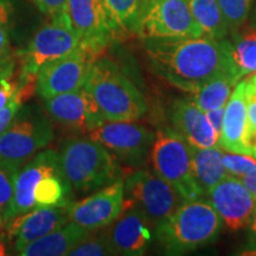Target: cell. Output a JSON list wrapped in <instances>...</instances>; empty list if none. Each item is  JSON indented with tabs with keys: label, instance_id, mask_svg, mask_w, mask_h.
<instances>
[{
	"label": "cell",
	"instance_id": "cell-46",
	"mask_svg": "<svg viewBox=\"0 0 256 256\" xmlns=\"http://www.w3.org/2000/svg\"><path fill=\"white\" fill-rule=\"evenodd\" d=\"M255 28H256V23H255Z\"/></svg>",
	"mask_w": 256,
	"mask_h": 256
},
{
	"label": "cell",
	"instance_id": "cell-10",
	"mask_svg": "<svg viewBox=\"0 0 256 256\" xmlns=\"http://www.w3.org/2000/svg\"><path fill=\"white\" fill-rule=\"evenodd\" d=\"M156 134L134 121H106L89 133V138L102 146L124 164L138 168L146 162Z\"/></svg>",
	"mask_w": 256,
	"mask_h": 256
},
{
	"label": "cell",
	"instance_id": "cell-16",
	"mask_svg": "<svg viewBox=\"0 0 256 256\" xmlns=\"http://www.w3.org/2000/svg\"><path fill=\"white\" fill-rule=\"evenodd\" d=\"M60 153L55 150H43L38 152L31 162L19 170L14 183L12 200L4 210V220H12L16 216L34 209V192L38 182L44 176L60 171Z\"/></svg>",
	"mask_w": 256,
	"mask_h": 256
},
{
	"label": "cell",
	"instance_id": "cell-26",
	"mask_svg": "<svg viewBox=\"0 0 256 256\" xmlns=\"http://www.w3.org/2000/svg\"><path fill=\"white\" fill-rule=\"evenodd\" d=\"M188 4L194 20L206 36L217 40L226 38L229 26L218 0H188Z\"/></svg>",
	"mask_w": 256,
	"mask_h": 256
},
{
	"label": "cell",
	"instance_id": "cell-19",
	"mask_svg": "<svg viewBox=\"0 0 256 256\" xmlns=\"http://www.w3.org/2000/svg\"><path fill=\"white\" fill-rule=\"evenodd\" d=\"M247 81L236 84L226 104L218 146L226 152L250 154L248 146V113L246 98Z\"/></svg>",
	"mask_w": 256,
	"mask_h": 256
},
{
	"label": "cell",
	"instance_id": "cell-3",
	"mask_svg": "<svg viewBox=\"0 0 256 256\" xmlns=\"http://www.w3.org/2000/svg\"><path fill=\"white\" fill-rule=\"evenodd\" d=\"M84 86L107 121H136L146 114L144 95L110 60H94Z\"/></svg>",
	"mask_w": 256,
	"mask_h": 256
},
{
	"label": "cell",
	"instance_id": "cell-12",
	"mask_svg": "<svg viewBox=\"0 0 256 256\" xmlns=\"http://www.w3.org/2000/svg\"><path fill=\"white\" fill-rule=\"evenodd\" d=\"M68 16L81 48L95 58L116 34L102 0H69Z\"/></svg>",
	"mask_w": 256,
	"mask_h": 256
},
{
	"label": "cell",
	"instance_id": "cell-37",
	"mask_svg": "<svg viewBox=\"0 0 256 256\" xmlns=\"http://www.w3.org/2000/svg\"><path fill=\"white\" fill-rule=\"evenodd\" d=\"M14 16V5L11 0H0V24L8 25L11 23Z\"/></svg>",
	"mask_w": 256,
	"mask_h": 256
},
{
	"label": "cell",
	"instance_id": "cell-44",
	"mask_svg": "<svg viewBox=\"0 0 256 256\" xmlns=\"http://www.w3.org/2000/svg\"><path fill=\"white\" fill-rule=\"evenodd\" d=\"M2 220H4V216H2V210L0 209V222H2Z\"/></svg>",
	"mask_w": 256,
	"mask_h": 256
},
{
	"label": "cell",
	"instance_id": "cell-23",
	"mask_svg": "<svg viewBox=\"0 0 256 256\" xmlns=\"http://www.w3.org/2000/svg\"><path fill=\"white\" fill-rule=\"evenodd\" d=\"M72 188L63 170L44 176L34 192V208L68 206L72 203Z\"/></svg>",
	"mask_w": 256,
	"mask_h": 256
},
{
	"label": "cell",
	"instance_id": "cell-22",
	"mask_svg": "<svg viewBox=\"0 0 256 256\" xmlns=\"http://www.w3.org/2000/svg\"><path fill=\"white\" fill-rule=\"evenodd\" d=\"M190 152L192 171L204 194L229 176L222 162L224 150L218 145L206 148L190 146Z\"/></svg>",
	"mask_w": 256,
	"mask_h": 256
},
{
	"label": "cell",
	"instance_id": "cell-41",
	"mask_svg": "<svg viewBox=\"0 0 256 256\" xmlns=\"http://www.w3.org/2000/svg\"><path fill=\"white\" fill-rule=\"evenodd\" d=\"M250 232H252V243H254V250H256V206L254 210V214H252V218L250 222Z\"/></svg>",
	"mask_w": 256,
	"mask_h": 256
},
{
	"label": "cell",
	"instance_id": "cell-17",
	"mask_svg": "<svg viewBox=\"0 0 256 256\" xmlns=\"http://www.w3.org/2000/svg\"><path fill=\"white\" fill-rule=\"evenodd\" d=\"M152 226L139 208L124 203L122 212L115 220L108 236L118 255L140 256L151 244Z\"/></svg>",
	"mask_w": 256,
	"mask_h": 256
},
{
	"label": "cell",
	"instance_id": "cell-25",
	"mask_svg": "<svg viewBox=\"0 0 256 256\" xmlns=\"http://www.w3.org/2000/svg\"><path fill=\"white\" fill-rule=\"evenodd\" d=\"M238 81V80L232 74H220L206 82L198 90L188 92L190 96L188 98L203 112L214 110L226 104Z\"/></svg>",
	"mask_w": 256,
	"mask_h": 256
},
{
	"label": "cell",
	"instance_id": "cell-13",
	"mask_svg": "<svg viewBox=\"0 0 256 256\" xmlns=\"http://www.w3.org/2000/svg\"><path fill=\"white\" fill-rule=\"evenodd\" d=\"M96 60L81 49L52 60L38 72L36 90L43 100L52 96L78 90L86 84L89 68Z\"/></svg>",
	"mask_w": 256,
	"mask_h": 256
},
{
	"label": "cell",
	"instance_id": "cell-30",
	"mask_svg": "<svg viewBox=\"0 0 256 256\" xmlns=\"http://www.w3.org/2000/svg\"><path fill=\"white\" fill-rule=\"evenodd\" d=\"M229 28H238L244 23L250 12L252 0H218Z\"/></svg>",
	"mask_w": 256,
	"mask_h": 256
},
{
	"label": "cell",
	"instance_id": "cell-18",
	"mask_svg": "<svg viewBox=\"0 0 256 256\" xmlns=\"http://www.w3.org/2000/svg\"><path fill=\"white\" fill-rule=\"evenodd\" d=\"M12 220L8 229L10 236L16 238V250L19 254L31 242L66 226L69 222L68 206L34 208Z\"/></svg>",
	"mask_w": 256,
	"mask_h": 256
},
{
	"label": "cell",
	"instance_id": "cell-24",
	"mask_svg": "<svg viewBox=\"0 0 256 256\" xmlns=\"http://www.w3.org/2000/svg\"><path fill=\"white\" fill-rule=\"evenodd\" d=\"M230 57L236 78L256 74V28H246L230 40Z\"/></svg>",
	"mask_w": 256,
	"mask_h": 256
},
{
	"label": "cell",
	"instance_id": "cell-4",
	"mask_svg": "<svg viewBox=\"0 0 256 256\" xmlns=\"http://www.w3.org/2000/svg\"><path fill=\"white\" fill-rule=\"evenodd\" d=\"M58 153L64 174L76 194H89L120 178L118 159L92 138H70Z\"/></svg>",
	"mask_w": 256,
	"mask_h": 256
},
{
	"label": "cell",
	"instance_id": "cell-9",
	"mask_svg": "<svg viewBox=\"0 0 256 256\" xmlns=\"http://www.w3.org/2000/svg\"><path fill=\"white\" fill-rule=\"evenodd\" d=\"M124 203L136 206L156 226L184 203L180 194L156 172L139 170L124 180Z\"/></svg>",
	"mask_w": 256,
	"mask_h": 256
},
{
	"label": "cell",
	"instance_id": "cell-35",
	"mask_svg": "<svg viewBox=\"0 0 256 256\" xmlns=\"http://www.w3.org/2000/svg\"><path fill=\"white\" fill-rule=\"evenodd\" d=\"M19 87H20L19 80L18 81H11V78H10L0 82V110L14 98Z\"/></svg>",
	"mask_w": 256,
	"mask_h": 256
},
{
	"label": "cell",
	"instance_id": "cell-45",
	"mask_svg": "<svg viewBox=\"0 0 256 256\" xmlns=\"http://www.w3.org/2000/svg\"><path fill=\"white\" fill-rule=\"evenodd\" d=\"M252 156H255V158H256V151H255L254 153H252Z\"/></svg>",
	"mask_w": 256,
	"mask_h": 256
},
{
	"label": "cell",
	"instance_id": "cell-15",
	"mask_svg": "<svg viewBox=\"0 0 256 256\" xmlns=\"http://www.w3.org/2000/svg\"><path fill=\"white\" fill-rule=\"evenodd\" d=\"M208 200L230 230L250 226L256 200L240 178L228 176L206 192Z\"/></svg>",
	"mask_w": 256,
	"mask_h": 256
},
{
	"label": "cell",
	"instance_id": "cell-34",
	"mask_svg": "<svg viewBox=\"0 0 256 256\" xmlns=\"http://www.w3.org/2000/svg\"><path fill=\"white\" fill-rule=\"evenodd\" d=\"M37 8L44 14L50 16L51 19L66 18L68 16L69 0H31Z\"/></svg>",
	"mask_w": 256,
	"mask_h": 256
},
{
	"label": "cell",
	"instance_id": "cell-40",
	"mask_svg": "<svg viewBox=\"0 0 256 256\" xmlns=\"http://www.w3.org/2000/svg\"><path fill=\"white\" fill-rule=\"evenodd\" d=\"M242 180V183L244 184V186L250 191V194L254 196L256 200V168L254 171L250 172V174L244 176V177L240 178Z\"/></svg>",
	"mask_w": 256,
	"mask_h": 256
},
{
	"label": "cell",
	"instance_id": "cell-8",
	"mask_svg": "<svg viewBox=\"0 0 256 256\" xmlns=\"http://www.w3.org/2000/svg\"><path fill=\"white\" fill-rule=\"evenodd\" d=\"M134 34L142 40L206 36L194 20L188 0H144Z\"/></svg>",
	"mask_w": 256,
	"mask_h": 256
},
{
	"label": "cell",
	"instance_id": "cell-27",
	"mask_svg": "<svg viewBox=\"0 0 256 256\" xmlns=\"http://www.w3.org/2000/svg\"><path fill=\"white\" fill-rule=\"evenodd\" d=\"M118 34H134L144 0H102Z\"/></svg>",
	"mask_w": 256,
	"mask_h": 256
},
{
	"label": "cell",
	"instance_id": "cell-43",
	"mask_svg": "<svg viewBox=\"0 0 256 256\" xmlns=\"http://www.w3.org/2000/svg\"><path fill=\"white\" fill-rule=\"evenodd\" d=\"M248 82H250L252 86H254V87L256 88V74H252V75L250 76V78H248L247 80Z\"/></svg>",
	"mask_w": 256,
	"mask_h": 256
},
{
	"label": "cell",
	"instance_id": "cell-20",
	"mask_svg": "<svg viewBox=\"0 0 256 256\" xmlns=\"http://www.w3.org/2000/svg\"><path fill=\"white\" fill-rule=\"evenodd\" d=\"M170 119L174 130L190 146L206 148L218 145L220 136L208 120L206 112L200 110L188 98L177 100L172 104Z\"/></svg>",
	"mask_w": 256,
	"mask_h": 256
},
{
	"label": "cell",
	"instance_id": "cell-39",
	"mask_svg": "<svg viewBox=\"0 0 256 256\" xmlns=\"http://www.w3.org/2000/svg\"><path fill=\"white\" fill-rule=\"evenodd\" d=\"M10 54V40L8 26L0 24V57H8Z\"/></svg>",
	"mask_w": 256,
	"mask_h": 256
},
{
	"label": "cell",
	"instance_id": "cell-33",
	"mask_svg": "<svg viewBox=\"0 0 256 256\" xmlns=\"http://www.w3.org/2000/svg\"><path fill=\"white\" fill-rule=\"evenodd\" d=\"M247 81V80H246ZM246 98H247V113H248V146L250 154L256 151V88L250 82L247 81L246 86Z\"/></svg>",
	"mask_w": 256,
	"mask_h": 256
},
{
	"label": "cell",
	"instance_id": "cell-1",
	"mask_svg": "<svg viewBox=\"0 0 256 256\" xmlns=\"http://www.w3.org/2000/svg\"><path fill=\"white\" fill-rule=\"evenodd\" d=\"M144 48L153 72L183 92H196L220 74L235 76L230 40L208 36L150 38L144 40Z\"/></svg>",
	"mask_w": 256,
	"mask_h": 256
},
{
	"label": "cell",
	"instance_id": "cell-2",
	"mask_svg": "<svg viewBox=\"0 0 256 256\" xmlns=\"http://www.w3.org/2000/svg\"><path fill=\"white\" fill-rule=\"evenodd\" d=\"M223 222L209 200H185L154 228V238L166 254L182 255L212 243Z\"/></svg>",
	"mask_w": 256,
	"mask_h": 256
},
{
	"label": "cell",
	"instance_id": "cell-5",
	"mask_svg": "<svg viewBox=\"0 0 256 256\" xmlns=\"http://www.w3.org/2000/svg\"><path fill=\"white\" fill-rule=\"evenodd\" d=\"M150 156L154 171L184 200H194L203 196L204 191L192 171L190 145L174 128H164L156 133Z\"/></svg>",
	"mask_w": 256,
	"mask_h": 256
},
{
	"label": "cell",
	"instance_id": "cell-11",
	"mask_svg": "<svg viewBox=\"0 0 256 256\" xmlns=\"http://www.w3.org/2000/svg\"><path fill=\"white\" fill-rule=\"evenodd\" d=\"M44 104L51 119L78 134H89L107 121L86 86L46 98Z\"/></svg>",
	"mask_w": 256,
	"mask_h": 256
},
{
	"label": "cell",
	"instance_id": "cell-14",
	"mask_svg": "<svg viewBox=\"0 0 256 256\" xmlns=\"http://www.w3.org/2000/svg\"><path fill=\"white\" fill-rule=\"evenodd\" d=\"M124 204V179L119 178L90 196L68 206L69 220L90 232L98 230L114 223L122 212Z\"/></svg>",
	"mask_w": 256,
	"mask_h": 256
},
{
	"label": "cell",
	"instance_id": "cell-32",
	"mask_svg": "<svg viewBox=\"0 0 256 256\" xmlns=\"http://www.w3.org/2000/svg\"><path fill=\"white\" fill-rule=\"evenodd\" d=\"M19 83H20V87H19L17 94L0 110V134L4 132L5 128L8 126V124L14 119L19 108L24 104L25 100H28V96L34 92V83H36V81Z\"/></svg>",
	"mask_w": 256,
	"mask_h": 256
},
{
	"label": "cell",
	"instance_id": "cell-7",
	"mask_svg": "<svg viewBox=\"0 0 256 256\" xmlns=\"http://www.w3.org/2000/svg\"><path fill=\"white\" fill-rule=\"evenodd\" d=\"M81 49L80 38L69 17L52 19L37 31L23 51H20V82L36 81L40 70L48 63Z\"/></svg>",
	"mask_w": 256,
	"mask_h": 256
},
{
	"label": "cell",
	"instance_id": "cell-6",
	"mask_svg": "<svg viewBox=\"0 0 256 256\" xmlns=\"http://www.w3.org/2000/svg\"><path fill=\"white\" fill-rule=\"evenodd\" d=\"M54 134L46 110L37 104H23L0 134V159L23 165L25 160L50 145Z\"/></svg>",
	"mask_w": 256,
	"mask_h": 256
},
{
	"label": "cell",
	"instance_id": "cell-29",
	"mask_svg": "<svg viewBox=\"0 0 256 256\" xmlns=\"http://www.w3.org/2000/svg\"><path fill=\"white\" fill-rule=\"evenodd\" d=\"M69 255L72 256H102V255H118L112 244L108 234L98 235L92 238L89 235L84 241L70 252Z\"/></svg>",
	"mask_w": 256,
	"mask_h": 256
},
{
	"label": "cell",
	"instance_id": "cell-28",
	"mask_svg": "<svg viewBox=\"0 0 256 256\" xmlns=\"http://www.w3.org/2000/svg\"><path fill=\"white\" fill-rule=\"evenodd\" d=\"M22 165L10 160L0 159V209L8 208L14 191V183Z\"/></svg>",
	"mask_w": 256,
	"mask_h": 256
},
{
	"label": "cell",
	"instance_id": "cell-38",
	"mask_svg": "<svg viewBox=\"0 0 256 256\" xmlns=\"http://www.w3.org/2000/svg\"><path fill=\"white\" fill-rule=\"evenodd\" d=\"M14 72V62L11 57H0V82L2 80L12 78Z\"/></svg>",
	"mask_w": 256,
	"mask_h": 256
},
{
	"label": "cell",
	"instance_id": "cell-21",
	"mask_svg": "<svg viewBox=\"0 0 256 256\" xmlns=\"http://www.w3.org/2000/svg\"><path fill=\"white\" fill-rule=\"evenodd\" d=\"M90 230L69 220L62 228L46 234L31 242L19 252L22 256H63L69 255L76 246L90 235Z\"/></svg>",
	"mask_w": 256,
	"mask_h": 256
},
{
	"label": "cell",
	"instance_id": "cell-36",
	"mask_svg": "<svg viewBox=\"0 0 256 256\" xmlns=\"http://www.w3.org/2000/svg\"><path fill=\"white\" fill-rule=\"evenodd\" d=\"M224 112H226V104L206 112L208 120H209L211 126H212V128L215 130V132L217 133V136H218L220 134V130H222Z\"/></svg>",
	"mask_w": 256,
	"mask_h": 256
},
{
	"label": "cell",
	"instance_id": "cell-31",
	"mask_svg": "<svg viewBox=\"0 0 256 256\" xmlns=\"http://www.w3.org/2000/svg\"><path fill=\"white\" fill-rule=\"evenodd\" d=\"M223 166L229 176L242 178L256 168V158L252 154L226 152L222 156Z\"/></svg>",
	"mask_w": 256,
	"mask_h": 256
},
{
	"label": "cell",
	"instance_id": "cell-42",
	"mask_svg": "<svg viewBox=\"0 0 256 256\" xmlns=\"http://www.w3.org/2000/svg\"><path fill=\"white\" fill-rule=\"evenodd\" d=\"M4 255H8V248H6L4 238H2V235H0V256Z\"/></svg>",
	"mask_w": 256,
	"mask_h": 256
}]
</instances>
